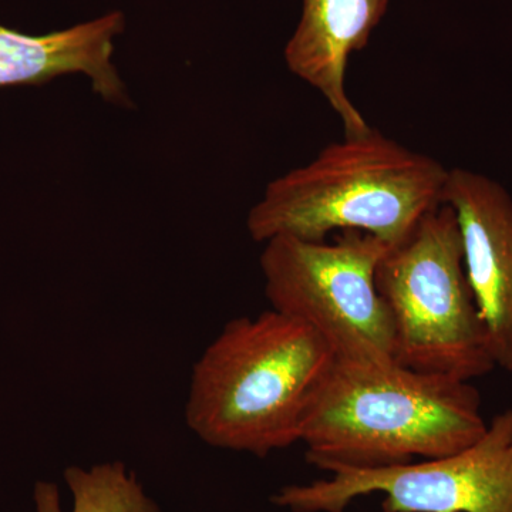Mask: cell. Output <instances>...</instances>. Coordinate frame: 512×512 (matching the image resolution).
Masks as SVG:
<instances>
[{"label":"cell","mask_w":512,"mask_h":512,"mask_svg":"<svg viewBox=\"0 0 512 512\" xmlns=\"http://www.w3.org/2000/svg\"><path fill=\"white\" fill-rule=\"evenodd\" d=\"M335 360L315 329L274 309L232 319L192 369L188 427L208 446L256 457L299 443Z\"/></svg>","instance_id":"cell-1"},{"label":"cell","mask_w":512,"mask_h":512,"mask_svg":"<svg viewBox=\"0 0 512 512\" xmlns=\"http://www.w3.org/2000/svg\"><path fill=\"white\" fill-rule=\"evenodd\" d=\"M487 426L480 393L467 380L336 357L299 443L322 471L387 468L450 456Z\"/></svg>","instance_id":"cell-2"},{"label":"cell","mask_w":512,"mask_h":512,"mask_svg":"<svg viewBox=\"0 0 512 512\" xmlns=\"http://www.w3.org/2000/svg\"><path fill=\"white\" fill-rule=\"evenodd\" d=\"M447 178L439 161L372 127L272 181L249 211L248 232L266 242L279 235L326 241L332 232L356 231L394 247L443 204Z\"/></svg>","instance_id":"cell-3"},{"label":"cell","mask_w":512,"mask_h":512,"mask_svg":"<svg viewBox=\"0 0 512 512\" xmlns=\"http://www.w3.org/2000/svg\"><path fill=\"white\" fill-rule=\"evenodd\" d=\"M376 286L392 318L397 365L467 382L497 367L450 205L434 208L409 237L387 249Z\"/></svg>","instance_id":"cell-4"},{"label":"cell","mask_w":512,"mask_h":512,"mask_svg":"<svg viewBox=\"0 0 512 512\" xmlns=\"http://www.w3.org/2000/svg\"><path fill=\"white\" fill-rule=\"evenodd\" d=\"M264 244L261 268L274 311L311 326L338 359L396 362L392 318L376 286L389 244L356 231L333 242L279 235Z\"/></svg>","instance_id":"cell-5"},{"label":"cell","mask_w":512,"mask_h":512,"mask_svg":"<svg viewBox=\"0 0 512 512\" xmlns=\"http://www.w3.org/2000/svg\"><path fill=\"white\" fill-rule=\"evenodd\" d=\"M328 478L292 484L272 497L291 512H345L383 495V512H512V407L483 436L450 456L387 468H329Z\"/></svg>","instance_id":"cell-6"},{"label":"cell","mask_w":512,"mask_h":512,"mask_svg":"<svg viewBox=\"0 0 512 512\" xmlns=\"http://www.w3.org/2000/svg\"><path fill=\"white\" fill-rule=\"evenodd\" d=\"M443 204L456 214L464 268L495 366L512 372V197L487 175L451 168Z\"/></svg>","instance_id":"cell-7"},{"label":"cell","mask_w":512,"mask_h":512,"mask_svg":"<svg viewBox=\"0 0 512 512\" xmlns=\"http://www.w3.org/2000/svg\"><path fill=\"white\" fill-rule=\"evenodd\" d=\"M390 0H303L301 20L285 46V63L328 101L345 137L372 127L346 92L349 57L365 49Z\"/></svg>","instance_id":"cell-8"},{"label":"cell","mask_w":512,"mask_h":512,"mask_svg":"<svg viewBox=\"0 0 512 512\" xmlns=\"http://www.w3.org/2000/svg\"><path fill=\"white\" fill-rule=\"evenodd\" d=\"M124 28L121 12L46 35L0 25V87L43 84L63 74L82 73L101 99L131 107L126 84L113 63L114 40Z\"/></svg>","instance_id":"cell-9"},{"label":"cell","mask_w":512,"mask_h":512,"mask_svg":"<svg viewBox=\"0 0 512 512\" xmlns=\"http://www.w3.org/2000/svg\"><path fill=\"white\" fill-rule=\"evenodd\" d=\"M64 481L73 497L70 512H161L136 474L120 461L67 467ZM33 500L36 512H64L59 487L50 481H37Z\"/></svg>","instance_id":"cell-10"}]
</instances>
